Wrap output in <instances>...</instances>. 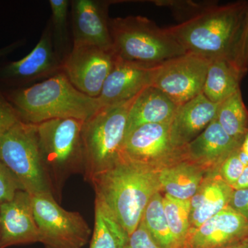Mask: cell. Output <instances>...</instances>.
<instances>
[{
  "mask_svg": "<svg viewBox=\"0 0 248 248\" xmlns=\"http://www.w3.org/2000/svg\"><path fill=\"white\" fill-rule=\"evenodd\" d=\"M210 60L190 53L170 59L155 67L151 86L182 105L203 93Z\"/></svg>",
  "mask_w": 248,
  "mask_h": 248,
  "instance_id": "obj_9",
  "label": "cell"
},
{
  "mask_svg": "<svg viewBox=\"0 0 248 248\" xmlns=\"http://www.w3.org/2000/svg\"><path fill=\"white\" fill-rule=\"evenodd\" d=\"M240 148L230 155L218 169V176L231 187L239 179L245 168L238 156V151Z\"/></svg>",
  "mask_w": 248,
  "mask_h": 248,
  "instance_id": "obj_28",
  "label": "cell"
},
{
  "mask_svg": "<svg viewBox=\"0 0 248 248\" xmlns=\"http://www.w3.org/2000/svg\"><path fill=\"white\" fill-rule=\"evenodd\" d=\"M112 50L117 58L154 68L187 53L166 29L141 16L109 19Z\"/></svg>",
  "mask_w": 248,
  "mask_h": 248,
  "instance_id": "obj_4",
  "label": "cell"
},
{
  "mask_svg": "<svg viewBox=\"0 0 248 248\" xmlns=\"http://www.w3.org/2000/svg\"><path fill=\"white\" fill-rule=\"evenodd\" d=\"M248 3L218 5L208 3L177 25L167 28L187 53L209 59L234 60Z\"/></svg>",
  "mask_w": 248,
  "mask_h": 248,
  "instance_id": "obj_2",
  "label": "cell"
},
{
  "mask_svg": "<svg viewBox=\"0 0 248 248\" xmlns=\"http://www.w3.org/2000/svg\"><path fill=\"white\" fill-rule=\"evenodd\" d=\"M154 68L133 64L116 58L99 96L103 107L127 102L151 86Z\"/></svg>",
  "mask_w": 248,
  "mask_h": 248,
  "instance_id": "obj_17",
  "label": "cell"
},
{
  "mask_svg": "<svg viewBox=\"0 0 248 248\" xmlns=\"http://www.w3.org/2000/svg\"><path fill=\"white\" fill-rule=\"evenodd\" d=\"M216 120L228 135L243 141L248 133V110L241 90L220 103Z\"/></svg>",
  "mask_w": 248,
  "mask_h": 248,
  "instance_id": "obj_24",
  "label": "cell"
},
{
  "mask_svg": "<svg viewBox=\"0 0 248 248\" xmlns=\"http://www.w3.org/2000/svg\"><path fill=\"white\" fill-rule=\"evenodd\" d=\"M163 205L166 221L177 248H183L190 231V200H181L165 195Z\"/></svg>",
  "mask_w": 248,
  "mask_h": 248,
  "instance_id": "obj_26",
  "label": "cell"
},
{
  "mask_svg": "<svg viewBox=\"0 0 248 248\" xmlns=\"http://www.w3.org/2000/svg\"><path fill=\"white\" fill-rule=\"evenodd\" d=\"M95 200L104 204L130 236L153 196L161 192L158 170L122 155L113 166L90 181Z\"/></svg>",
  "mask_w": 248,
  "mask_h": 248,
  "instance_id": "obj_1",
  "label": "cell"
},
{
  "mask_svg": "<svg viewBox=\"0 0 248 248\" xmlns=\"http://www.w3.org/2000/svg\"><path fill=\"white\" fill-rule=\"evenodd\" d=\"M238 156H239L240 161L242 163L245 167L248 166V155L241 151V148L238 151Z\"/></svg>",
  "mask_w": 248,
  "mask_h": 248,
  "instance_id": "obj_36",
  "label": "cell"
},
{
  "mask_svg": "<svg viewBox=\"0 0 248 248\" xmlns=\"http://www.w3.org/2000/svg\"><path fill=\"white\" fill-rule=\"evenodd\" d=\"M178 107L162 91L148 86L137 96L130 108L125 137L146 124L170 123Z\"/></svg>",
  "mask_w": 248,
  "mask_h": 248,
  "instance_id": "obj_19",
  "label": "cell"
},
{
  "mask_svg": "<svg viewBox=\"0 0 248 248\" xmlns=\"http://www.w3.org/2000/svg\"><path fill=\"white\" fill-rule=\"evenodd\" d=\"M228 207L244 217L248 221V188L233 190Z\"/></svg>",
  "mask_w": 248,
  "mask_h": 248,
  "instance_id": "obj_33",
  "label": "cell"
},
{
  "mask_svg": "<svg viewBox=\"0 0 248 248\" xmlns=\"http://www.w3.org/2000/svg\"><path fill=\"white\" fill-rule=\"evenodd\" d=\"M0 161L31 195L53 189L41 160L37 125L19 120L0 140Z\"/></svg>",
  "mask_w": 248,
  "mask_h": 248,
  "instance_id": "obj_7",
  "label": "cell"
},
{
  "mask_svg": "<svg viewBox=\"0 0 248 248\" xmlns=\"http://www.w3.org/2000/svg\"><path fill=\"white\" fill-rule=\"evenodd\" d=\"M247 241H248V238H247Z\"/></svg>",
  "mask_w": 248,
  "mask_h": 248,
  "instance_id": "obj_39",
  "label": "cell"
},
{
  "mask_svg": "<svg viewBox=\"0 0 248 248\" xmlns=\"http://www.w3.org/2000/svg\"><path fill=\"white\" fill-rule=\"evenodd\" d=\"M84 121L55 119L37 125L42 166L53 191L73 173L84 172L81 131Z\"/></svg>",
  "mask_w": 248,
  "mask_h": 248,
  "instance_id": "obj_6",
  "label": "cell"
},
{
  "mask_svg": "<svg viewBox=\"0 0 248 248\" xmlns=\"http://www.w3.org/2000/svg\"><path fill=\"white\" fill-rule=\"evenodd\" d=\"M62 63L53 50L51 26L49 24L29 55L18 61L10 62L0 69V80L14 86L27 84L55 76L62 70Z\"/></svg>",
  "mask_w": 248,
  "mask_h": 248,
  "instance_id": "obj_14",
  "label": "cell"
},
{
  "mask_svg": "<svg viewBox=\"0 0 248 248\" xmlns=\"http://www.w3.org/2000/svg\"><path fill=\"white\" fill-rule=\"evenodd\" d=\"M124 248H160L155 243L143 221L140 222L137 229L129 237Z\"/></svg>",
  "mask_w": 248,
  "mask_h": 248,
  "instance_id": "obj_32",
  "label": "cell"
},
{
  "mask_svg": "<svg viewBox=\"0 0 248 248\" xmlns=\"http://www.w3.org/2000/svg\"><path fill=\"white\" fill-rule=\"evenodd\" d=\"M202 166L183 159L158 170L161 191L181 200H190L206 177Z\"/></svg>",
  "mask_w": 248,
  "mask_h": 248,
  "instance_id": "obj_21",
  "label": "cell"
},
{
  "mask_svg": "<svg viewBox=\"0 0 248 248\" xmlns=\"http://www.w3.org/2000/svg\"><path fill=\"white\" fill-rule=\"evenodd\" d=\"M129 237L110 210L95 200L94 231L90 248H124Z\"/></svg>",
  "mask_w": 248,
  "mask_h": 248,
  "instance_id": "obj_23",
  "label": "cell"
},
{
  "mask_svg": "<svg viewBox=\"0 0 248 248\" xmlns=\"http://www.w3.org/2000/svg\"><path fill=\"white\" fill-rule=\"evenodd\" d=\"M20 117L7 99L0 96V140Z\"/></svg>",
  "mask_w": 248,
  "mask_h": 248,
  "instance_id": "obj_31",
  "label": "cell"
},
{
  "mask_svg": "<svg viewBox=\"0 0 248 248\" xmlns=\"http://www.w3.org/2000/svg\"><path fill=\"white\" fill-rule=\"evenodd\" d=\"M234 190H244L248 188V166L244 168L239 179L232 186Z\"/></svg>",
  "mask_w": 248,
  "mask_h": 248,
  "instance_id": "obj_34",
  "label": "cell"
},
{
  "mask_svg": "<svg viewBox=\"0 0 248 248\" xmlns=\"http://www.w3.org/2000/svg\"><path fill=\"white\" fill-rule=\"evenodd\" d=\"M74 46H93L112 50V42L107 17L108 3L93 0L73 1Z\"/></svg>",
  "mask_w": 248,
  "mask_h": 248,
  "instance_id": "obj_15",
  "label": "cell"
},
{
  "mask_svg": "<svg viewBox=\"0 0 248 248\" xmlns=\"http://www.w3.org/2000/svg\"><path fill=\"white\" fill-rule=\"evenodd\" d=\"M31 197L40 243L46 248H82L87 244L91 230L79 213L62 208L52 192Z\"/></svg>",
  "mask_w": 248,
  "mask_h": 248,
  "instance_id": "obj_8",
  "label": "cell"
},
{
  "mask_svg": "<svg viewBox=\"0 0 248 248\" xmlns=\"http://www.w3.org/2000/svg\"><path fill=\"white\" fill-rule=\"evenodd\" d=\"M241 151L248 155V133L245 135L242 144H241Z\"/></svg>",
  "mask_w": 248,
  "mask_h": 248,
  "instance_id": "obj_37",
  "label": "cell"
},
{
  "mask_svg": "<svg viewBox=\"0 0 248 248\" xmlns=\"http://www.w3.org/2000/svg\"><path fill=\"white\" fill-rule=\"evenodd\" d=\"M116 60L113 50L93 46H73L62 62V72L78 91L99 97Z\"/></svg>",
  "mask_w": 248,
  "mask_h": 248,
  "instance_id": "obj_11",
  "label": "cell"
},
{
  "mask_svg": "<svg viewBox=\"0 0 248 248\" xmlns=\"http://www.w3.org/2000/svg\"><path fill=\"white\" fill-rule=\"evenodd\" d=\"M234 61L241 71L246 73L248 68V6L242 31L235 50Z\"/></svg>",
  "mask_w": 248,
  "mask_h": 248,
  "instance_id": "obj_30",
  "label": "cell"
},
{
  "mask_svg": "<svg viewBox=\"0 0 248 248\" xmlns=\"http://www.w3.org/2000/svg\"><path fill=\"white\" fill-rule=\"evenodd\" d=\"M40 242L32 197L18 191L12 200L0 203V248Z\"/></svg>",
  "mask_w": 248,
  "mask_h": 248,
  "instance_id": "obj_13",
  "label": "cell"
},
{
  "mask_svg": "<svg viewBox=\"0 0 248 248\" xmlns=\"http://www.w3.org/2000/svg\"><path fill=\"white\" fill-rule=\"evenodd\" d=\"M141 221L160 248H177L165 216L161 192L155 194L150 201Z\"/></svg>",
  "mask_w": 248,
  "mask_h": 248,
  "instance_id": "obj_25",
  "label": "cell"
},
{
  "mask_svg": "<svg viewBox=\"0 0 248 248\" xmlns=\"http://www.w3.org/2000/svg\"><path fill=\"white\" fill-rule=\"evenodd\" d=\"M226 248H248L247 239H245L242 242H240L239 244H235L234 246H230V247Z\"/></svg>",
  "mask_w": 248,
  "mask_h": 248,
  "instance_id": "obj_38",
  "label": "cell"
},
{
  "mask_svg": "<svg viewBox=\"0 0 248 248\" xmlns=\"http://www.w3.org/2000/svg\"><path fill=\"white\" fill-rule=\"evenodd\" d=\"M232 192L231 186L218 174H207L190 199V231L199 228L228 207Z\"/></svg>",
  "mask_w": 248,
  "mask_h": 248,
  "instance_id": "obj_20",
  "label": "cell"
},
{
  "mask_svg": "<svg viewBox=\"0 0 248 248\" xmlns=\"http://www.w3.org/2000/svg\"><path fill=\"white\" fill-rule=\"evenodd\" d=\"M22 41H17V42H14L11 45L0 48V58H3V57L6 56V55L14 52L15 50L20 47L22 46Z\"/></svg>",
  "mask_w": 248,
  "mask_h": 248,
  "instance_id": "obj_35",
  "label": "cell"
},
{
  "mask_svg": "<svg viewBox=\"0 0 248 248\" xmlns=\"http://www.w3.org/2000/svg\"><path fill=\"white\" fill-rule=\"evenodd\" d=\"M135 98L102 107L84 121L81 131L84 174L88 181L113 166L122 156L129 111Z\"/></svg>",
  "mask_w": 248,
  "mask_h": 248,
  "instance_id": "obj_5",
  "label": "cell"
},
{
  "mask_svg": "<svg viewBox=\"0 0 248 248\" xmlns=\"http://www.w3.org/2000/svg\"><path fill=\"white\" fill-rule=\"evenodd\" d=\"M219 104L212 102L201 93L179 106L170 124L173 144L185 149L216 118Z\"/></svg>",
  "mask_w": 248,
  "mask_h": 248,
  "instance_id": "obj_18",
  "label": "cell"
},
{
  "mask_svg": "<svg viewBox=\"0 0 248 248\" xmlns=\"http://www.w3.org/2000/svg\"><path fill=\"white\" fill-rule=\"evenodd\" d=\"M248 236V221L226 207L189 231L183 248H226L242 242Z\"/></svg>",
  "mask_w": 248,
  "mask_h": 248,
  "instance_id": "obj_12",
  "label": "cell"
},
{
  "mask_svg": "<svg viewBox=\"0 0 248 248\" xmlns=\"http://www.w3.org/2000/svg\"><path fill=\"white\" fill-rule=\"evenodd\" d=\"M19 190H24L22 184L0 161V203L12 200Z\"/></svg>",
  "mask_w": 248,
  "mask_h": 248,
  "instance_id": "obj_27",
  "label": "cell"
},
{
  "mask_svg": "<svg viewBox=\"0 0 248 248\" xmlns=\"http://www.w3.org/2000/svg\"><path fill=\"white\" fill-rule=\"evenodd\" d=\"M170 122L146 124L135 129L125 137L122 155L156 170L186 159L185 149L177 148L171 140Z\"/></svg>",
  "mask_w": 248,
  "mask_h": 248,
  "instance_id": "obj_10",
  "label": "cell"
},
{
  "mask_svg": "<svg viewBox=\"0 0 248 248\" xmlns=\"http://www.w3.org/2000/svg\"><path fill=\"white\" fill-rule=\"evenodd\" d=\"M52 11V22L55 35L59 40L65 38L66 33L67 14H68V1L67 0H50Z\"/></svg>",
  "mask_w": 248,
  "mask_h": 248,
  "instance_id": "obj_29",
  "label": "cell"
},
{
  "mask_svg": "<svg viewBox=\"0 0 248 248\" xmlns=\"http://www.w3.org/2000/svg\"><path fill=\"white\" fill-rule=\"evenodd\" d=\"M6 99L21 120L32 124L55 119L86 121L103 107L99 98L78 91L62 72L31 87L16 90Z\"/></svg>",
  "mask_w": 248,
  "mask_h": 248,
  "instance_id": "obj_3",
  "label": "cell"
},
{
  "mask_svg": "<svg viewBox=\"0 0 248 248\" xmlns=\"http://www.w3.org/2000/svg\"><path fill=\"white\" fill-rule=\"evenodd\" d=\"M242 142L228 135L215 118L186 146V159L202 166L207 174H218L222 163L241 148Z\"/></svg>",
  "mask_w": 248,
  "mask_h": 248,
  "instance_id": "obj_16",
  "label": "cell"
},
{
  "mask_svg": "<svg viewBox=\"0 0 248 248\" xmlns=\"http://www.w3.org/2000/svg\"><path fill=\"white\" fill-rule=\"evenodd\" d=\"M245 73L230 58L210 60L203 94L209 100L220 104L239 91L240 81Z\"/></svg>",
  "mask_w": 248,
  "mask_h": 248,
  "instance_id": "obj_22",
  "label": "cell"
}]
</instances>
